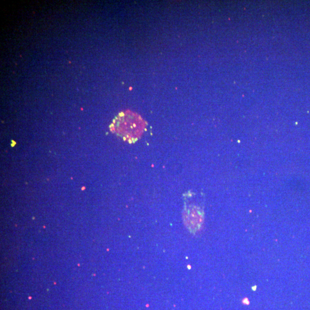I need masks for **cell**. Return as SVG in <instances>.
Masks as SVG:
<instances>
[{
    "label": "cell",
    "instance_id": "cell-1",
    "mask_svg": "<svg viewBox=\"0 0 310 310\" xmlns=\"http://www.w3.org/2000/svg\"><path fill=\"white\" fill-rule=\"evenodd\" d=\"M146 122L141 115L131 111L121 112L111 125V131L129 142H134L141 137Z\"/></svg>",
    "mask_w": 310,
    "mask_h": 310
},
{
    "label": "cell",
    "instance_id": "cell-2",
    "mask_svg": "<svg viewBox=\"0 0 310 310\" xmlns=\"http://www.w3.org/2000/svg\"><path fill=\"white\" fill-rule=\"evenodd\" d=\"M186 219L190 227L197 230L199 229L203 224V213L199 208L194 207L189 209L188 212L186 213Z\"/></svg>",
    "mask_w": 310,
    "mask_h": 310
}]
</instances>
